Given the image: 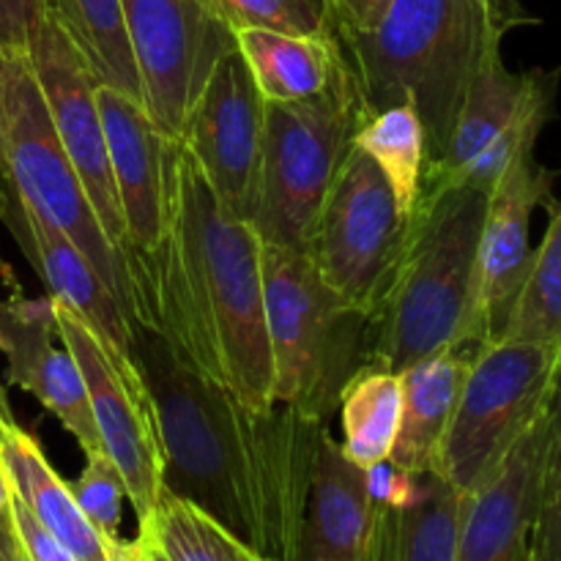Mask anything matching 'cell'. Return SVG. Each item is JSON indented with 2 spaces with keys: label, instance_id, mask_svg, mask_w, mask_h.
Listing matches in <instances>:
<instances>
[{
  "label": "cell",
  "instance_id": "39",
  "mask_svg": "<svg viewBox=\"0 0 561 561\" xmlns=\"http://www.w3.org/2000/svg\"><path fill=\"white\" fill-rule=\"evenodd\" d=\"M392 507H378L376 504V529H373L370 548L365 561H389V537H392Z\"/></svg>",
  "mask_w": 561,
  "mask_h": 561
},
{
  "label": "cell",
  "instance_id": "19",
  "mask_svg": "<svg viewBox=\"0 0 561 561\" xmlns=\"http://www.w3.org/2000/svg\"><path fill=\"white\" fill-rule=\"evenodd\" d=\"M553 420L557 398L518 438L499 469L466 493L455 561H531V535Z\"/></svg>",
  "mask_w": 561,
  "mask_h": 561
},
{
  "label": "cell",
  "instance_id": "40",
  "mask_svg": "<svg viewBox=\"0 0 561 561\" xmlns=\"http://www.w3.org/2000/svg\"><path fill=\"white\" fill-rule=\"evenodd\" d=\"M11 427H16V420L14 414H11L9 394H5L3 383H0V438H3V433H9Z\"/></svg>",
  "mask_w": 561,
  "mask_h": 561
},
{
  "label": "cell",
  "instance_id": "18",
  "mask_svg": "<svg viewBox=\"0 0 561 561\" xmlns=\"http://www.w3.org/2000/svg\"><path fill=\"white\" fill-rule=\"evenodd\" d=\"M0 222L14 236L16 247L33 272L42 277L49 299L75 312L88 323L99 343L104 345L113 365L126 376H140L131 356V321L118 305L96 268L77 250L75 241L58 228L38 217L14 190L3 181V203H0Z\"/></svg>",
  "mask_w": 561,
  "mask_h": 561
},
{
  "label": "cell",
  "instance_id": "31",
  "mask_svg": "<svg viewBox=\"0 0 561 561\" xmlns=\"http://www.w3.org/2000/svg\"><path fill=\"white\" fill-rule=\"evenodd\" d=\"M69 491L102 535L121 540V504L126 499V485L104 449L85 453V466H82L80 477L69 482Z\"/></svg>",
  "mask_w": 561,
  "mask_h": 561
},
{
  "label": "cell",
  "instance_id": "30",
  "mask_svg": "<svg viewBox=\"0 0 561 561\" xmlns=\"http://www.w3.org/2000/svg\"><path fill=\"white\" fill-rule=\"evenodd\" d=\"M206 3L233 33L244 27H268L296 36L334 33L327 0H206Z\"/></svg>",
  "mask_w": 561,
  "mask_h": 561
},
{
  "label": "cell",
  "instance_id": "17",
  "mask_svg": "<svg viewBox=\"0 0 561 561\" xmlns=\"http://www.w3.org/2000/svg\"><path fill=\"white\" fill-rule=\"evenodd\" d=\"M559 71H510L502 44L482 55L442 162L422 170L420 192H442L488 146L518 131H542L557 102Z\"/></svg>",
  "mask_w": 561,
  "mask_h": 561
},
{
  "label": "cell",
  "instance_id": "10",
  "mask_svg": "<svg viewBox=\"0 0 561 561\" xmlns=\"http://www.w3.org/2000/svg\"><path fill=\"white\" fill-rule=\"evenodd\" d=\"M142 104L179 140L214 66L236 49V33L206 0H121Z\"/></svg>",
  "mask_w": 561,
  "mask_h": 561
},
{
  "label": "cell",
  "instance_id": "27",
  "mask_svg": "<svg viewBox=\"0 0 561 561\" xmlns=\"http://www.w3.org/2000/svg\"><path fill=\"white\" fill-rule=\"evenodd\" d=\"M466 493L436 471L420 474L414 502L392 515L389 561H455Z\"/></svg>",
  "mask_w": 561,
  "mask_h": 561
},
{
  "label": "cell",
  "instance_id": "36",
  "mask_svg": "<svg viewBox=\"0 0 561 561\" xmlns=\"http://www.w3.org/2000/svg\"><path fill=\"white\" fill-rule=\"evenodd\" d=\"M0 561H25L14 524V491L3 463H0Z\"/></svg>",
  "mask_w": 561,
  "mask_h": 561
},
{
  "label": "cell",
  "instance_id": "29",
  "mask_svg": "<svg viewBox=\"0 0 561 561\" xmlns=\"http://www.w3.org/2000/svg\"><path fill=\"white\" fill-rule=\"evenodd\" d=\"M354 146L378 164L400 208L411 214L425 168V129L416 110L411 104H392L365 115L354 135Z\"/></svg>",
  "mask_w": 561,
  "mask_h": 561
},
{
  "label": "cell",
  "instance_id": "9",
  "mask_svg": "<svg viewBox=\"0 0 561 561\" xmlns=\"http://www.w3.org/2000/svg\"><path fill=\"white\" fill-rule=\"evenodd\" d=\"M405 230L409 214L400 208L387 175L354 146L323 201L305 252L351 310L370 316L387 290Z\"/></svg>",
  "mask_w": 561,
  "mask_h": 561
},
{
  "label": "cell",
  "instance_id": "37",
  "mask_svg": "<svg viewBox=\"0 0 561 561\" xmlns=\"http://www.w3.org/2000/svg\"><path fill=\"white\" fill-rule=\"evenodd\" d=\"M329 14H332L334 33L340 31H359V27L370 25L389 0H327Z\"/></svg>",
  "mask_w": 561,
  "mask_h": 561
},
{
  "label": "cell",
  "instance_id": "12",
  "mask_svg": "<svg viewBox=\"0 0 561 561\" xmlns=\"http://www.w3.org/2000/svg\"><path fill=\"white\" fill-rule=\"evenodd\" d=\"M33 75L47 102L55 131L80 175L93 211L102 222L104 233L115 247H124L126 228L121 214L118 192H115L113 168H110L107 137H104L102 113L96 104L99 80L80 49L60 27V22L42 11L36 31L27 42Z\"/></svg>",
  "mask_w": 561,
  "mask_h": 561
},
{
  "label": "cell",
  "instance_id": "38",
  "mask_svg": "<svg viewBox=\"0 0 561 561\" xmlns=\"http://www.w3.org/2000/svg\"><path fill=\"white\" fill-rule=\"evenodd\" d=\"M485 3H488V11H491L493 22L502 27V33L535 22V16L520 5V0H485Z\"/></svg>",
  "mask_w": 561,
  "mask_h": 561
},
{
  "label": "cell",
  "instance_id": "1",
  "mask_svg": "<svg viewBox=\"0 0 561 561\" xmlns=\"http://www.w3.org/2000/svg\"><path fill=\"white\" fill-rule=\"evenodd\" d=\"M131 356L151 398L164 491L263 557L296 561L329 422L279 403L250 409L140 323Z\"/></svg>",
  "mask_w": 561,
  "mask_h": 561
},
{
  "label": "cell",
  "instance_id": "32",
  "mask_svg": "<svg viewBox=\"0 0 561 561\" xmlns=\"http://www.w3.org/2000/svg\"><path fill=\"white\" fill-rule=\"evenodd\" d=\"M531 561H561V381L557 389V420H553L546 471H542L535 535H531Z\"/></svg>",
  "mask_w": 561,
  "mask_h": 561
},
{
  "label": "cell",
  "instance_id": "16",
  "mask_svg": "<svg viewBox=\"0 0 561 561\" xmlns=\"http://www.w3.org/2000/svg\"><path fill=\"white\" fill-rule=\"evenodd\" d=\"M0 354L9 383L33 394L77 438L82 453H102L85 381L60 337L49 296L31 299L11 288V296L0 299Z\"/></svg>",
  "mask_w": 561,
  "mask_h": 561
},
{
  "label": "cell",
  "instance_id": "14",
  "mask_svg": "<svg viewBox=\"0 0 561 561\" xmlns=\"http://www.w3.org/2000/svg\"><path fill=\"white\" fill-rule=\"evenodd\" d=\"M96 104L107 137L110 168L124 214V250H151L168 228L179 179L181 142L164 135L140 99L99 85Z\"/></svg>",
  "mask_w": 561,
  "mask_h": 561
},
{
  "label": "cell",
  "instance_id": "24",
  "mask_svg": "<svg viewBox=\"0 0 561 561\" xmlns=\"http://www.w3.org/2000/svg\"><path fill=\"white\" fill-rule=\"evenodd\" d=\"M44 9L69 33L99 85L118 88L142 102L121 0H44Z\"/></svg>",
  "mask_w": 561,
  "mask_h": 561
},
{
  "label": "cell",
  "instance_id": "42",
  "mask_svg": "<svg viewBox=\"0 0 561 561\" xmlns=\"http://www.w3.org/2000/svg\"><path fill=\"white\" fill-rule=\"evenodd\" d=\"M137 542H140V540H137ZM137 561H148V557H146V548H142V542H140V559H137Z\"/></svg>",
  "mask_w": 561,
  "mask_h": 561
},
{
  "label": "cell",
  "instance_id": "20",
  "mask_svg": "<svg viewBox=\"0 0 561 561\" xmlns=\"http://www.w3.org/2000/svg\"><path fill=\"white\" fill-rule=\"evenodd\" d=\"M0 463L9 474L11 491L16 493L27 513L55 537L64 548L75 553L77 561H137L140 542L113 540L102 535L88 520L77 499L71 496L69 482L58 477L49 466L38 442L27 436L20 425L11 427L0 438Z\"/></svg>",
  "mask_w": 561,
  "mask_h": 561
},
{
  "label": "cell",
  "instance_id": "43",
  "mask_svg": "<svg viewBox=\"0 0 561 561\" xmlns=\"http://www.w3.org/2000/svg\"><path fill=\"white\" fill-rule=\"evenodd\" d=\"M0 203H3V173H0Z\"/></svg>",
  "mask_w": 561,
  "mask_h": 561
},
{
  "label": "cell",
  "instance_id": "25",
  "mask_svg": "<svg viewBox=\"0 0 561 561\" xmlns=\"http://www.w3.org/2000/svg\"><path fill=\"white\" fill-rule=\"evenodd\" d=\"M400 376L378 367H365L356 373L340 398V422H343L345 458L359 469L381 463L392 455L400 427Z\"/></svg>",
  "mask_w": 561,
  "mask_h": 561
},
{
  "label": "cell",
  "instance_id": "33",
  "mask_svg": "<svg viewBox=\"0 0 561 561\" xmlns=\"http://www.w3.org/2000/svg\"><path fill=\"white\" fill-rule=\"evenodd\" d=\"M365 482L373 504L378 507L403 510L414 502L416 491H420V474H409L389 458L365 469Z\"/></svg>",
  "mask_w": 561,
  "mask_h": 561
},
{
  "label": "cell",
  "instance_id": "15",
  "mask_svg": "<svg viewBox=\"0 0 561 561\" xmlns=\"http://www.w3.org/2000/svg\"><path fill=\"white\" fill-rule=\"evenodd\" d=\"M551 186L553 175L537 162L535 151H524L488 192L477 255V345L499 340L513 312L535 257L529 244L531 211L551 201Z\"/></svg>",
  "mask_w": 561,
  "mask_h": 561
},
{
  "label": "cell",
  "instance_id": "2",
  "mask_svg": "<svg viewBox=\"0 0 561 561\" xmlns=\"http://www.w3.org/2000/svg\"><path fill=\"white\" fill-rule=\"evenodd\" d=\"M181 142V140H179ZM261 239L217 197L184 146L168 228L151 250H124L131 321L250 409H274Z\"/></svg>",
  "mask_w": 561,
  "mask_h": 561
},
{
  "label": "cell",
  "instance_id": "34",
  "mask_svg": "<svg viewBox=\"0 0 561 561\" xmlns=\"http://www.w3.org/2000/svg\"><path fill=\"white\" fill-rule=\"evenodd\" d=\"M14 524L16 535H20L22 551H25L27 561H77L75 553L69 548L60 546L31 513H27L25 504L16 499L14 493Z\"/></svg>",
  "mask_w": 561,
  "mask_h": 561
},
{
  "label": "cell",
  "instance_id": "35",
  "mask_svg": "<svg viewBox=\"0 0 561 561\" xmlns=\"http://www.w3.org/2000/svg\"><path fill=\"white\" fill-rule=\"evenodd\" d=\"M42 11L44 0H0V47L27 49Z\"/></svg>",
  "mask_w": 561,
  "mask_h": 561
},
{
  "label": "cell",
  "instance_id": "22",
  "mask_svg": "<svg viewBox=\"0 0 561 561\" xmlns=\"http://www.w3.org/2000/svg\"><path fill=\"white\" fill-rule=\"evenodd\" d=\"M477 348L480 345L438 351L400 373L403 409H400L398 438L389 460L409 474L436 471L438 453Z\"/></svg>",
  "mask_w": 561,
  "mask_h": 561
},
{
  "label": "cell",
  "instance_id": "11",
  "mask_svg": "<svg viewBox=\"0 0 561 561\" xmlns=\"http://www.w3.org/2000/svg\"><path fill=\"white\" fill-rule=\"evenodd\" d=\"M55 316L60 337L85 381L102 449L124 477L126 499L135 507L140 529L162 493V453L148 389L140 376H126L113 365L96 334L75 312L55 301Z\"/></svg>",
  "mask_w": 561,
  "mask_h": 561
},
{
  "label": "cell",
  "instance_id": "7",
  "mask_svg": "<svg viewBox=\"0 0 561 561\" xmlns=\"http://www.w3.org/2000/svg\"><path fill=\"white\" fill-rule=\"evenodd\" d=\"M0 173L38 217L75 241L131 321L124 252L107 239L88 201L25 49L0 47Z\"/></svg>",
  "mask_w": 561,
  "mask_h": 561
},
{
  "label": "cell",
  "instance_id": "3",
  "mask_svg": "<svg viewBox=\"0 0 561 561\" xmlns=\"http://www.w3.org/2000/svg\"><path fill=\"white\" fill-rule=\"evenodd\" d=\"M334 36L365 115L392 104L416 110L431 168L447 151L482 55L504 33L485 0H389L370 25Z\"/></svg>",
  "mask_w": 561,
  "mask_h": 561
},
{
  "label": "cell",
  "instance_id": "13",
  "mask_svg": "<svg viewBox=\"0 0 561 561\" xmlns=\"http://www.w3.org/2000/svg\"><path fill=\"white\" fill-rule=\"evenodd\" d=\"M263 118L266 102L233 49L208 75L179 137L219 201L247 222L255 208Z\"/></svg>",
  "mask_w": 561,
  "mask_h": 561
},
{
  "label": "cell",
  "instance_id": "26",
  "mask_svg": "<svg viewBox=\"0 0 561 561\" xmlns=\"http://www.w3.org/2000/svg\"><path fill=\"white\" fill-rule=\"evenodd\" d=\"M137 537L157 548L164 561H274L164 488L148 524L137 529Z\"/></svg>",
  "mask_w": 561,
  "mask_h": 561
},
{
  "label": "cell",
  "instance_id": "4",
  "mask_svg": "<svg viewBox=\"0 0 561 561\" xmlns=\"http://www.w3.org/2000/svg\"><path fill=\"white\" fill-rule=\"evenodd\" d=\"M488 192H420L387 290L367 316V367L403 373L438 351L477 345V255Z\"/></svg>",
  "mask_w": 561,
  "mask_h": 561
},
{
  "label": "cell",
  "instance_id": "23",
  "mask_svg": "<svg viewBox=\"0 0 561 561\" xmlns=\"http://www.w3.org/2000/svg\"><path fill=\"white\" fill-rule=\"evenodd\" d=\"M236 49L244 58L266 104L301 102L327 91L343 66L337 36H296V33L244 27L236 33Z\"/></svg>",
  "mask_w": 561,
  "mask_h": 561
},
{
  "label": "cell",
  "instance_id": "6",
  "mask_svg": "<svg viewBox=\"0 0 561 561\" xmlns=\"http://www.w3.org/2000/svg\"><path fill=\"white\" fill-rule=\"evenodd\" d=\"M365 118L348 66L327 91L301 102L266 104L252 228L261 244L307 250L323 201L354 148Z\"/></svg>",
  "mask_w": 561,
  "mask_h": 561
},
{
  "label": "cell",
  "instance_id": "44",
  "mask_svg": "<svg viewBox=\"0 0 561 561\" xmlns=\"http://www.w3.org/2000/svg\"><path fill=\"white\" fill-rule=\"evenodd\" d=\"M25 561H27V559H25Z\"/></svg>",
  "mask_w": 561,
  "mask_h": 561
},
{
  "label": "cell",
  "instance_id": "21",
  "mask_svg": "<svg viewBox=\"0 0 561 561\" xmlns=\"http://www.w3.org/2000/svg\"><path fill=\"white\" fill-rule=\"evenodd\" d=\"M373 529L376 504L367 493L365 469L345 458L327 427L296 561H365Z\"/></svg>",
  "mask_w": 561,
  "mask_h": 561
},
{
  "label": "cell",
  "instance_id": "5",
  "mask_svg": "<svg viewBox=\"0 0 561 561\" xmlns=\"http://www.w3.org/2000/svg\"><path fill=\"white\" fill-rule=\"evenodd\" d=\"M261 266L274 403L329 422L367 367V316L323 283L305 250L263 244Z\"/></svg>",
  "mask_w": 561,
  "mask_h": 561
},
{
  "label": "cell",
  "instance_id": "41",
  "mask_svg": "<svg viewBox=\"0 0 561 561\" xmlns=\"http://www.w3.org/2000/svg\"><path fill=\"white\" fill-rule=\"evenodd\" d=\"M137 540H140V537H137ZM140 542H142V548H146V557H148V561H164V559L159 557V553H157V548H151V546H148L146 540H140Z\"/></svg>",
  "mask_w": 561,
  "mask_h": 561
},
{
  "label": "cell",
  "instance_id": "8",
  "mask_svg": "<svg viewBox=\"0 0 561 561\" xmlns=\"http://www.w3.org/2000/svg\"><path fill=\"white\" fill-rule=\"evenodd\" d=\"M561 351L540 343L493 340L477 348L436 474L471 493L499 469L518 438L557 398Z\"/></svg>",
  "mask_w": 561,
  "mask_h": 561
},
{
  "label": "cell",
  "instance_id": "28",
  "mask_svg": "<svg viewBox=\"0 0 561 561\" xmlns=\"http://www.w3.org/2000/svg\"><path fill=\"white\" fill-rule=\"evenodd\" d=\"M546 206L551 211L548 230L499 340L553 345L561 351V201H548Z\"/></svg>",
  "mask_w": 561,
  "mask_h": 561
}]
</instances>
